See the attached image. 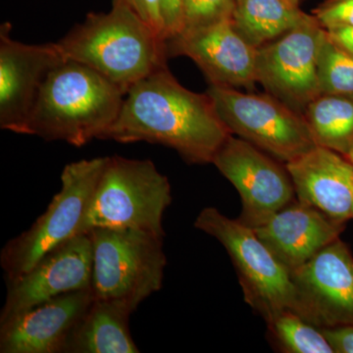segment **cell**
Segmentation results:
<instances>
[{"label":"cell","instance_id":"cell-1","mask_svg":"<svg viewBox=\"0 0 353 353\" xmlns=\"http://www.w3.org/2000/svg\"><path fill=\"white\" fill-rule=\"evenodd\" d=\"M231 134L211 97L183 87L165 65L128 90L103 139L164 145L190 163L204 164L212 163Z\"/></svg>","mask_w":353,"mask_h":353},{"label":"cell","instance_id":"cell-2","mask_svg":"<svg viewBox=\"0 0 353 353\" xmlns=\"http://www.w3.org/2000/svg\"><path fill=\"white\" fill-rule=\"evenodd\" d=\"M125 95L94 69L67 60L44 82L25 134L76 148L103 139L119 116Z\"/></svg>","mask_w":353,"mask_h":353},{"label":"cell","instance_id":"cell-3","mask_svg":"<svg viewBox=\"0 0 353 353\" xmlns=\"http://www.w3.org/2000/svg\"><path fill=\"white\" fill-rule=\"evenodd\" d=\"M66 60L94 69L127 94L139 80L167 65L163 39L131 8L113 2L108 13L88 14L57 41Z\"/></svg>","mask_w":353,"mask_h":353},{"label":"cell","instance_id":"cell-4","mask_svg":"<svg viewBox=\"0 0 353 353\" xmlns=\"http://www.w3.org/2000/svg\"><path fill=\"white\" fill-rule=\"evenodd\" d=\"M171 202L168 178L152 160L108 157L79 234L99 228L134 229L164 236L163 216Z\"/></svg>","mask_w":353,"mask_h":353},{"label":"cell","instance_id":"cell-5","mask_svg":"<svg viewBox=\"0 0 353 353\" xmlns=\"http://www.w3.org/2000/svg\"><path fill=\"white\" fill-rule=\"evenodd\" d=\"M94 299L119 301L134 310L163 285L164 236L134 229H92Z\"/></svg>","mask_w":353,"mask_h":353},{"label":"cell","instance_id":"cell-6","mask_svg":"<svg viewBox=\"0 0 353 353\" xmlns=\"http://www.w3.org/2000/svg\"><path fill=\"white\" fill-rule=\"evenodd\" d=\"M194 227L226 248L238 271L246 301L268 323L284 311L299 316V296L290 272L252 228L240 220L230 219L213 208L199 213Z\"/></svg>","mask_w":353,"mask_h":353},{"label":"cell","instance_id":"cell-7","mask_svg":"<svg viewBox=\"0 0 353 353\" xmlns=\"http://www.w3.org/2000/svg\"><path fill=\"white\" fill-rule=\"evenodd\" d=\"M108 157L72 162L61 174V190L46 212L27 231L12 239L0 253L6 282H13L46 253L79 234L83 216Z\"/></svg>","mask_w":353,"mask_h":353},{"label":"cell","instance_id":"cell-8","mask_svg":"<svg viewBox=\"0 0 353 353\" xmlns=\"http://www.w3.org/2000/svg\"><path fill=\"white\" fill-rule=\"evenodd\" d=\"M206 94L232 134L285 164L318 146L304 114L273 95L245 94L213 83Z\"/></svg>","mask_w":353,"mask_h":353},{"label":"cell","instance_id":"cell-9","mask_svg":"<svg viewBox=\"0 0 353 353\" xmlns=\"http://www.w3.org/2000/svg\"><path fill=\"white\" fill-rule=\"evenodd\" d=\"M326 30L314 16L257 48V82L290 108L304 113L321 95L318 61Z\"/></svg>","mask_w":353,"mask_h":353},{"label":"cell","instance_id":"cell-10","mask_svg":"<svg viewBox=\"0 0 353 353\" xmlns=\"http://www.w3.org/2000/svg\"><path fill=\"white\" fill-rule=\"evenodd\" d=\"M212 163L230 181L241 197V223L255 228L292 203L294 183L284 169L243 139L229 137Z\"/></svg>","mask_w":353,"mask_h":353},{"label":"cell","instance_id":"cell-11","mask_svg":"<svg viewBox=\"0 0 353 353\" xmlns=\"http://www.w3.org/2000/svg\"><path fill=\"white\" fill-rule=\"evenodd\" d=\"M0 28V128L25 134L44 82L65 61L57 43L26 44Z\"/></svg>","mask_w":353,"mask_h":353},{"label":"cell","instance_id":"cell-12","mask_svg":"<svg viewBox=\"0 0 353 353\" xmlns=\"http://www.w3.org/2000/svg\"><path fill=\"white\" fill-rule=\"evenodd\" d=\"M290 275L303 319L329 328L353 325V259L340 239Z\"/></svg>","mask_w":353,"mask_h":353},{"label":"cell","instance_id":"cell-13","mask_svg":"<svg viewBox=\"0 0 353 353\" xmlns=\"http://www.w3.org/2000/svg\"><path fill=\"white\" fill-rule=\"evenodd\" d=\"M92 248L88 233L53 248L22 277L7 283L0 323L51 299L92 289Z\"/></svg>","mask_w":353,"mask_h":353},{"label":"cell","instance_id":"cell-14","mask_svg":"<svg viewBox=\"0 0 353 353\" xmlns=\"http://www.w3.org/2000/svg\"><path fill=\"white\" fill-rule=\"evenodd\" d=\"M165 54L190 58L209 83L253 90L257 82V48L234 29L233 20L183 30L165 41Z\"/></svg>","mask_w":353,"mask_h":353},{"label":"cell","instance_id":"cell-15","mask_svg":"<svg viewBox=\"0 0 353 353\" xmlns=\"http://www.w3.org/2000/svg\"><path fill=\"white\" fill-rule=\"evenodd\" d=\"M94 299L92 289L77 290L0 323V352L63 353L70 334Z\"/></svg>","mask_w":353,"mask_h":353},{"label":"cell","instance_id":"cell-16","mask_svg":"<svg viewBox=\"0 0 353 353\" xmlns=\"http://www.w3.org/2000/svg\"><path fill=\"white\" fill-rule=\"evenodd\" d=\"M285 168L299 201L343 224L352 217L353 166L347 158L318 145Z\"/></svg>","mask_w":353,"mask_h":353},{"label":"cell","instance_id":"cell-17","mask_svg":"<svg viewBox=\"0 0 353 353\" xmlns=\"http://www.w3.org/2000/svg\"><path fill=\"white\" fill-rule=\"evenodd\" d=\"M345 224L297 201L281 209L253 231L288 270L292 272L338 240Z\"/></svg>","mask_w":353,"mask_h":353},{"label":"cell","instance_id":"cell-18","mask_svg":"<svg viewBox=\"0 0 353 353\" xmlns=\"http://www.w3.org/2000/svg\"><path fill=\"white\" fill-rule=\"evenodd\" d=\"M134 311L123 301L94 299L70 334L63 353H139L130 330Z\"/></svg>","mask_w":353,"mask_h":353},{"label":"cell","instance_id":"cell-19","mask_svg":"<svg viewBox=\"0 0 353 353\" xmlns=\"http://www.w3.org/2000/svg\"><path fill=\"white\" fill-rule=\"evenodd\" d=\"M309 16L289 0H238L233 24L248 43L259 48L301 24Z\"/></svg>","mask_w":353,"mask_h":353},{"label":"cell","instance_id":"cell-20","mask_svg":"<svg viewBox=\"0 0 353 353\" xmlns=\"http://www.w3.org/2000/svg\"><path fill=\"white\" fill-rule=\"evenodd\" d=\"M303 114L318 145L347 154L353 145V97L321 94Z\"/></svg>","mask_w":353,"mask_h":353},{"label":"cell","instance_id":"cell-21","mask_svg":"<svg viewBox=\"0 0 353 353\" xmlns=\"http://www.w3.org/2000/svg\"><path fill=\"white\" fill-rule=\"evenodd\" d=\"M318 78L321 94L353 97V55L325 36L319 61Z\"/></svg>","mask_w":353,"mask_h":353},{"label":"cell","instance_id":"cell-22","mask_svg":"<svg viewBox=\"0 0 353 353\" xmlns=\"http://www.w3.org/2000/svg\"><path fill=\"white\" fill-rule=\"evenodd\" d=\"M278 340L288 350L296 353H333L328 341L322 332L301 316L284 311L269 322Z\"/></svg>","mask_w":353,"mask_h":353},{"label":"cell","instance_id":"cell-23","mask_svg":"<svg viewBox=\"0 0 353 353\" xmlns=\"http://www.w3.org/2000/svg\"><path fill=\"white\" fill-rule=\"evenodd\" d=\"M236 7V0H183L180 32L233 20Z\"/></svg>","mask_w":353,"mask_h":353},{"label":"cell","instance_id":"cell-24","mask_svg":"<svg viewBox=\"0 0 353 353\" xmlns=\"http://www.w3.org/2000/svg\"><path fill=\"white\" fill-rule=\"evenodd\" d=\"M313 16L326 31L353 27V0H325Z\"/></svg>","mask_w":353,"mask_h":353},{"label":"cell","instance_id":"cell-25","mask_svg":"<svg viewBox=\"0 0 353 353\" xmlns=\"http://www.w3.org/2000/svg\"><path fill=\"white\" fill-rule=\"evenodd\" d=\"M113 2H119L131 8L164 41L160 0H113Z\"/></svg>","mask_w":353,"mask_h":353},{"label":"cell","instance_id":"cell-26","mask_svg":"<svg viewBox=\"0 0 353 353\" xmlns=\"http://www.w3.org/2000/svg\"><path fill=\"white\" fill-rule=\"evenodd\" d=\"M183 0H160L164 43L182 30Z\"/></svg>","mask_w":353,"mask_h":353},{"label":"cell","instance_id":"cell-27","mask_svg":"<svg viewBox=\"0 0 353 353\" xmlns=\"http://www.w3.org/2000/svg\"><path fill=\"white\" fill-rule=\"evenodd\" d=\"M322 333L334 352L353 353V325L324 329Z\"/></svg>","mask_w":353,"mask_h":353},{"label":"cell","instance_id":"cell-28","mask_svg":"<svg viewBox=\"0 0 353 353\" xmlns=\"http://www.w3.org/2000/svg\"><path fill=\"white\" fill-rule=\"evenodd\" d=\"M327 34L334 43L353 55V27L329 30Z\"/></svg>","mask_w":353,"mask_h":353},{"label":"cell","instance_id":"cell-29","mask_svg":"<svg viewBox=\"0 0 353 353\" xmlns=\"http://www.w3.org/2000/svg\"><path fill=\"white\" fill-rule=\"evenodd\" d=\"M343 157L347 158L348 161H350L353 166V145L350 146V150H348L347 154H345Z\"/></svg>","mask_w":353,"mask_h":353},{"label":"cell","instance_id":"cell-30","mask_svg":"<svg viewBox=\"0 0 353 353\" xmlns=\"http://www.w3.org/2000/svg\"><path fill=\"white\" fill-rule=\"evenodd\" d=\"M289 1L292 2V3L296 4V6H299V2H301V0H289Z\"/></svg>","mask_w":353,"mask_h":353},{"label":"cell","instance_id":"cell-31","mask_svg":"<svg viewBox=\"0 0 353 353\" xmlns=\"http://www.w3.org/2000/svg\"><path fill=\"white\" fill-rule=\"evenodd\" d=\"M352 217H353V204H352Z\"/></svg>","mask_w":353,"mask_h":353},{"label":"cell","instance_id":"cell-32","mask_svg":"<svg viewBox=\"0 0 353 353\" xmlns=\"http://www.w3.org/2000/svg\"><path fill=\"white\" fill-rule=\"evenodd\" d=\"M236 1H238V0H236Z\"/></svg>","mask_w":353,"mask_h":353}]
</instances>
